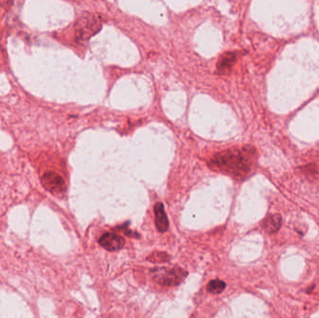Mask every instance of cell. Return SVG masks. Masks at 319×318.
I'll return each mask as SVG.
<instances>
[{
	"label": "cell",
	"instance_id": "30bf717a",
	"mask_svg": "<svg viewBox=\"0 0 319 318\" xmlns=\"http://www.w3.org/2000/svg\"><path fill=\"white\" fill-rule=\"evenodd\" d=\"M148 259H149V262H152V263H165V262H167L169 259V256L167 254H165V253H154L153 255L149 256L148 257Z\"/></svg>",
	"mask_w": 319,
	"mask_h": 318
},
{
	"label": "cell",
	"instance_id": "8992f818",
	"mask_svg": "<svg viewBox=\"0 0 319 318\" xmlns=\"http://www.w3.org/2000/svg\"><path fill=\"white\" fill-rule=\"evenodd\" d=\"M155 212V222H156V226H157V229L161 233H165L168 229V219L167 217L165 215V208L163 204L158 203L156 204V206L154 207Z\"/></svg>",
	"mask_w": 319,
	"mask_h": 318
},
{
	"label": "cell",
	"instance_id": "ba28073f",
	"mask_svg": "<svg viewBox=\"0 0 319 318\" xmlns=\"http://www.w3.org/2000/svg\"><path fill=\"white\" fill-rule=\"evenodd\" d=\"M235 60H236V55L234 53H231V52L225 53L220 58V62H219V66H218L219 69L222 72H226L227 70L231 69L233 64L235 63Z\"/></svg>",
	"mask_w": 319,
	"mask_h": 318
},
{
	"label": "cell",
	"instance_id": "7a4b0ae2",
	"mask_svg": "<svg viewBox=\"0 0 319 318\" xmlns=\"http://www.w3.org/2000/svg\"><path fill=\"white\" fill-rule=\"evenodd\" d=\"M101 28L99 18L94 14H84L76 24V38L79 41H85Z\"/></svg>",
	"mask_w": 319,
	"mask_h": 318
},
{
	"label": "cell",
	"instance_id": "5b68a950",
	"mask_svg": "<svg viewBox=\"0 0 319 318\" xmlns=\"http://www.w3.org/2000/svg\"><path fill=\"white\" fill-rule=\"evenodd\" d=\"M125 241L121 235L113 233L105 234L99 239V244L109 251L120 250L124 246Z\"/></svg>",
	"mask_w": 319,
	"mask_h": 318
},
{
	"label": "cell",
	"instance_id": "52a82bcc",
	"mask_svg": "<svg viewBox=\"0 0 319 318\" xmlns=\"http://www.w3.org/2000/svg\"><path fill=\"white\" fill-rule=\"evenodd\" d=\"M282 225L280 215H272L266 218L263 222V228L268 234H275L278 232Z\"/></svg>",
	"mask_w": 319,
	"mask_h": 318
},
{
	"label": "cell",
	"instance_id": "3957f363",
	"mask_svg": "<svg viewBox=\"0 0 319 318\" xmlns=\"http://www.w3.org/2000/svg\"><path fill=\"white\" fill-rule=\"evenodd\" d=\"M151 275L161 285H176L187 276V273L179 268H157L151 270Z\"/></svg>",
	"mask_w": 319,
	"mask_h": 318
},
{
	"label": "cell",
	"instance_id": "9c48e42d",
	"mask_svg": "<svg viewBox=\"0 0 319 318\" xmlns=\"http://www.w3.org/2000/svg\"><path fill=\"white\" fill-rule=\"evenodd\" d=\"M225 283L223 281L219 279L212 280L207 285V291L213 294H220L225 290Z\"/></svg>",
	"mask_w": 319,
	"mask_h": 318
},
{
	"label": "cell",
	"instance_id": "6da1fadb",
	"mask_svg": "<svg viewBox=\"0 0 319 318\" xmlns=\"http://www.w3.org/2000/svg\"><path fill=\"white\" fill-rule=\"evenodd\" d=\"M253 160V150H228L215 156L211 163L213 166L226 173L236 176L246 175L250 171Z\"/></svg>",
	"mask_w": 319,
	"mask_h": 318
},
{
	"label": "cell",
	"instance_id": "277c9868",
	"mask_svg": "<svg viewBox=\"0 0 319 318\" xmlns=\"http://www.w3.org/2000/svg\"><path fill=\"white\" fill-rule=\"evenodd\" d=\"M42 183L47 190L55 194H64L66 192V184L64 179L55 172H46L42 177Z\"/></svg>",
	"mask_w": 319,
	"mask_h": 318
}]
</instances>
